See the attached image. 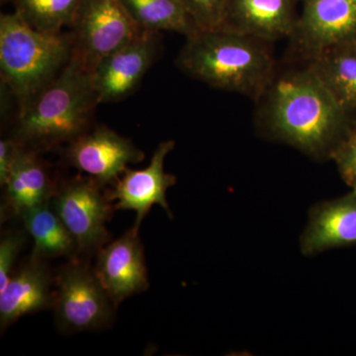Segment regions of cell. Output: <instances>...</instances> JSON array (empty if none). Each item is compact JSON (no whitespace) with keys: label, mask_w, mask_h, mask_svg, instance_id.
<instances>
[{"label":"cell","mask_w":356,"mask_h":356,"mask_svg":"<svg viewBox=\"0 0 356 356\" xmlns=\"http://www.w3.org/2000/svg\"><path fill=\"white\" fill-rule=\"evenodd\" d=\"M257 104L255 123L262 136L318 161L332 159L356 126L355 113L337 102L306 63L276 72Z\"/></svg>","instance_id":"1"},{"label":"cell","mask_w":356,"mask_h":356,"mask_svg":"<svg viewBox=\"0 0 356 356\" xmlns=\"http://www.w3.org/2000/svg\"><path fill=\"white\" fill-rule=\"evenodd\" d=\"M270 44L224 27L197 30L186 37L177 65L201 83L257 102L277 72Z\"/></svg>","instance_id":"2"},{"label":"cell","mask_w":356,"mask_h":356,"mask_svg":"<svg viewBox=\"0 0 356 356\" xmlns=\"http://www.w3.org/2000/svg\"><path fill=\"white\" fill-rule=\"evenodd\" d=\"M97 105L91 74L72 56L60 74L18 114L10 138L37 153L69 145L88 130Z\"/></svg>","instance_id":"3"},{"label":"cell","mask_w":356,"mask_h":356,"mask_svg":"<svg viewBox=\"0 0 356 356\" xmlns=\"http://www.w3.org/2000/svg\"><path fill=\"white\" fill-rule=\"evenodd\" d=\"M72 53L70 34L39 31L15 11L1 14V88L17 102L18 114L67 67Z\"/></svg>","instance_id":"4"},{"label":"cell","mask_w":356,"mask_h":356,"mask_svg":"<svg viewBox=\"0 0 356 356\" xmlns=\"http://www.w3.org/2000/svg\"><path fill=\"white\" fill-rule=\"evenodd\" d=\"M51 310L58 330L74 334L106 329L114 321L116 307L95 267L76 257L56 275Z\"/></svg>","instance_id":"5"},{"label":"cell","mask_w":356,"mask_h":356,"mask_svg":"<svg viewBox=\"0 0 356 356\" xmlns=\"http://www.w3.org/2000/svg\"><path fill=\"white\" fill-rule=\"evenodd\" d=\"M70 28L72 56L89 74L143 31L122 0H81Z\"/></svg>","instance_id":"6"},{"label":"cell","mask_w":356,"mask_h":356,"mask_svg":"<svg viewBox=\"0 0 356 356\" xmlns=\"http://www.w3.org/2000/svg\"><path fill=\"white\" fill-rule=\"evenodd\" d=\"M95 178L77 177L58 185L51 197L57 213L77 243L79 254H96L110 241L106 224L114 205Z\"/></svg>","instance_id":"7"},{"label":"cell","mask_w":356,"mask_h":356,"mask_svg":"<svg viewBox=\"0 0 356 356\" xmlns=\"http://www.w3.org/2000/svg\"><path fill=\"white\" fill-rule=\"evenodd\" d=\"M299 6L289 39L304 62L327 49L356 43V0H299Z\"/></svg>","instance_id":"8"},{"label":"cell","mask_w":356,"mask_h":356,"mask_svg":"<svg viewBox=\"0 0 356 356\" xmlns=\"http://www.w3.org/2000/svg\"><path fill=\"white\" fill-rule=\"evenodd\" d=\"M159 33L143 30L139 36L103 58L91 72L99 104L125 99L138 88L158 57Z\"/></svg>","instance_id":"9"},{"label":"cell","mask_w":356,"mask_h":356,"mask_svg":"<svg viewBox=\"0 0 356 356\" xmlns=\"http://www.w3.org/2000/svg\"><path fill=\"white\" fill-rule=\"evenodd\" d=\"M144 158V152L132 140L106 126L88 129L70 142L65 151L70 165L103 186L113 184L129 165L140 163Z\"/></svg>","instance_id":"10"},{"label":"cell","mask_w":356,"mask_h":356,"mask_svg":"<svg viewBox=\"0 0 356 356\" xmlns=\"http://www.w3.org/2000/svg\"><path fill=\"white\" fill-rule=\"evenodd\" d=\"M173 140H165L156 147L149 165L143 170L127 168L113 187L107 191L115 210H129L136 213L134 228L140 229V224L154 205L165 211L170 219L173 215L166 200V191L177 184V177L166 173L165 163L168 154L175 149Z\"/></svg>","instance_id":"11"},{"label":"cell","mask_w":356,"mask_h":356,"mask_svg":"<svg viewBox=\"0 0 356 356\" xmlns=\"http://www.w3.org/2000/svg\"><path fill=\"white\" fill-rule=\"evenodd\" d=\"M95 270L115 307L149 287L139 229L131 228L96 254Z\"/></svg>","instance_id":"12"},{"label":"cell","mask_w":356,"mask_h":356,"mask_svg":"<svg viewBox=\"0 0 356 356\" xmlns=\"http://www.w3.org/2000/svg\"><path fill=\"white\" fill-rule=\"evenodd\" d=\"M55 283L46 261L30 255L0 290L1 332L25 316L51 309Z\"/></svg>","instance_id":"13"},{"label":"cell","mask_w":356,"mask_h":356,"mask_svg":"<svg viewBox=\"0 0 356 356\" xmlns=\"http://www.w3.org/2000/svg\"><path fill=\"white\" fill-rule=\"evenodd\" d=\"M356 245V191L312 206L309 222L300 236L305 257L332 248Z\"/></svg>","instance_id":"14"},{"label":"cell","mask_w":356,"mask_h":356,"mask_svg":"<svg viewBox=\"0 0 356 356\" xmlns=\"http://www.w3.org/2000/svg\"><path fill=\"white\" fill-rule=\"evenodd\" d=\"M299 0H228L222 27L274 43L290 38Z\"/></svg>","instance_id":"15"},{"label":"cell","mask_w":356,"mask_h":356,"mask_svg":"<svg viewBox=\"0 0 356 356\" xmlns=\"http://www.w3.org/2000/svg\"><path fill=\"white\" fill-rule=\"evenodd\" d=\"M2 187L1 221H4L9 217L20 218L27 211L50 202L58 184L39 153L20 145Z\"/></svg>","instance_id":"16"},{"label":"cell","mask_w":356,"mask_h":356,"mask_svg":"<svg viewBox=\"0 0 356 356\" xmlns=\"http://www.w3.org/2000/svg\"><path fill=\"white\" fill-rule=\"evenodd\" d=\"M34 242L32 255L48 261L58 257L76 259L77 243L50 202L27 211L19 218Z\"/></svg>","instance_id":"17"},{"label":"cell","mask_w":356,"mask_h":356,"mask_svg":"<svg viewBox=\"0 0 356 356\" xmlns=\"http://www.w3.org/2000/svg\"><path fill=\"white\" fill-rule=\"evenodd\" d=\"M337 102L356 112V43L334 47L308 62Z\"/></svg>","instance_id":"18"},{"label":"cell","mask_w":356,"mask_h":356,"mask_svg":"<svg viewBox=\"0 0 356 356\" xmlns=\"http://www.w3.org/2000/svg\"><path fill=\"white\" fill-rule=\"evenodd\" d=\"M143 30L170 31L185 38L197 31L180 0H122Z\"/></svg>","instance_id":"19"},{"label":"cell","mask_w":356,"mask_h":356,"mask_svg":"<svg viewBox=\"0 0 356 356\" xmlns=\"http://www.w3.org/2000/svg\"><path fill=\"white\" fill-rule=\"evenodd\" d=\"M15 13L35 29L60 34L70 27L81 0H11Z\"/></svg>","instance_id":"20"},{"label":"cell","mask_w":356,"mask_h":356,"mask_svg":"<svg viewBox=\"0 0 356 356\" xmlns=\"http://www.w3.org/2000/svg\"><path fill=\"white\" fill-rule=\"evenodd\" d=\"M198 30L222 27L228 0H180Z\"/></svg>","instance_id":"21"},{"label":"cell","mask_w":356,"mask_h":356,"mask_svg":"<svg viewBox=\"0 0 356 356\" xmlns=\"http://www.w3.org/2000/svg\"><path fill=\"white\" fill-rule=\"evenodd\" d=\"M26 231H7L0 240V290L6 287L14 273L18 255L24 247Z\"/></svg>","instance_id":"22"},{"label":"cell","mask_w":356,"mask_h":356,"mask_svg":"<svg viewBox=\"0 0 356 356\" xmlns=\"http://www.w3.org/2000/svg\"><path fill=\"white\" fill-rule=\"evenodd\" d=\"M332 159L343 181L356 191V126L337 147Z\"/></svg>","instance_id":"23"},{"label":"cell","mask_w":356,"mask_h":356,"mask_svg":"<svg viewBox=\"0 0 356 356\" xmlns=\"http://www.w3.org/2000/svg\"><path fill=\"white\" fill-rule=\"evenodd\" d=\"M20 145L13 138L0 140V185L3 186L15 159Z\"/></svg>","instance_id":"24"}]
</instances>
